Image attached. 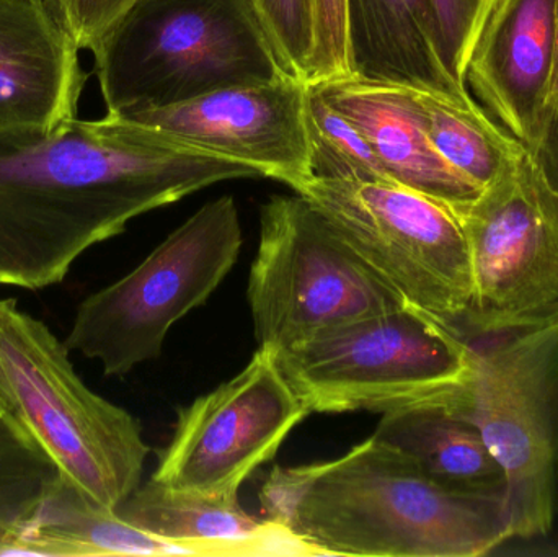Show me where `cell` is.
<instances>
[{
    "mask_svg": "<svg viewBox=\"0 0 558 557\" xmlns=\"http://www.w3.org/2000/svg\"><path fill=\"white\" fill-rule=\"evenodd\" d=\"M247 298L258 347L275 353L407 307L299 193L262 206Z\"/></svg>",
    "mask_w": 558,
    "mask_h": 557,
    "instance_id": "obj_7",
    "label": "cell"
},
{
    "mask_svg": "<svg viewBox=\"0 0 558 557\" xmlns=\"http://www.w3.org/2000/svg\"><path fill=\"white\" fill-rule=\"evenodd\" d=\"M13 556H208L211 546L160 538L128 522L118 510L90 502L61 476L16 543Z\"/></svg>",
    "mask_w": 558,
    "mask_h": 557,
    "instance_id": "obj_18",
    "label": "cell"
},
{
    "mask_svg": "<svg viewBox=\"0 0 558 557\" xmlns=\"http://www.w3.org/2000/svg\"><path fill=\"white\" fill-rule=\"evenodd\" d=\"M557 0H497L465 68L469 92L530 147L549 87Z\"/></svg>",
    "mask_w": 558,
    "mask_h": 557,
    "instance_id": "obj_14",
    "label": "cell"
},
{
    "mask_svg": "<svg viewBox=\"0 0 558 557\" xmlns=\"http://www.w3.org/2000/svg\"><path fill=\"white\" fill-rule=\"evenodd\" d=\"M347 25L351 74L474 97L446 68L433 0H347Z\"/></svg>",
    "mask_w": 558,
    "mask_h": 557,
    "instance_id": "obj_16",
    "label": "cell"
},
{
    "mask_svg": "<svg viewBox=\"0 0 558 557\" xmlns=\"http://www.w3.org/2000/svg\"><path fill=\"white\" fill-rule=\"evenodd\" d=\"M282 71L308 84L315 52L314 0H254Z\"/></svg>",
    "mask_w": 558,
    "mask_h": 557,
    "instance_id": "obj_23",
    "label": "cell"
},
{
    "mask_svg": "<svg viewBox=\"0 0 558 557\" xmlns=\"http://www.w3.org/2000/svg\"><path fill=\"white\" fill-rule=\"evenodd\" d=\"M92 52L117 117L288 75L254 0H133Z\"/></svg>",
    "mask_w": 558,
    "mask_h": 557,
    "instance_id": "obj_3",
    "label": "cell"
},
{
    "mask_svg": "<svg viewBox=\"0 0 558 557\" xmlns=\"http://www.w3.org/2000/svg\"><path fill=\"white\" fill-rule=\"evenodd\" d=\"M295 193L324 213L407 307L464 339L472 301L471 257L448 203L393 180L312 177Z\"/></svg>",
    "mask_w": 558,
    "mask_h": 557,
    "instance_id": "obj_9",
    "label": "cell"
},
{
    "mask_svg": "<svg viewBox=\"0 0 558 557\" xmlns=\"http://www.w3.org/2000/svg\"><path fill=\"white\" fill-rule=\"evenodd\" d=\"M118 512L144 532L172 542L211 546L219 557L308 556L281 526L248 516L239 499L173 493L149 480Z\"/></svg>",
    "mask_w": 558,
    "mask_h": 557,
    "instance_id": "obj_17",
    "label": "cell"
},
{
    "mask_svg": "<svg viewBox=\"0 0 558 557\" xmlns=\"http://www.w3.org/2000/svg\"><path fill=\"white\" fill-rule=\"evenodd\" d=\"M497 0H433L446 68L465 85V68ZM468 87V85H465Z\"/></svg>",
    "mask_w": 558,
    "mask_h": 557,
    "instance_id": "obj_24",
    "label": "cell"
},
{
    "mask_svg": "<svg viewBox=\"0 0 558 557\" xmlns=\"http://www.w3.org/2000/svg\"><path fill=\"white\" fill-rule=\"evenodd\" d=\"M543 167L550 185L558 192V114L536 149L531 150Z\"/></svg>",
    "mask_w": 558,
    "mask_h": 557,
    "instance_id": "obj_28",
    "label": "cell"
},
{
    "mask_svg": "<svg viewBox=\"0 0 558 557\" xmlns=\"http://www.w3.org/2000/svg\"><path fill=\"white\" fill-rule=\"evenodd\" d=\"M81 49L43 0H0V137H45L78 118Z\"/></svg>",
    "mask_w": 558,
    "mask_h": 557,
    "instance_id": "obj_13",
    "label": "cell"
},
{
    "mask_svg": "<svg viewBox=\"0 0 558 557\" xmlns=\"http://www.w3.org/2000/svg\"><path fill=\"white\" fill-rule=\"evenodd\" d=\"M286 382L311 414L448 411L475 373V347L410 307L364 317L277 353Z\"/></svg>",
    "mask_w": 558,
    "mask_h": 557,
    "instance_id": "obj_5",
    "label": "cell"
},
{
    "mask_svg": "<svg viewBox=\"0 0 558 557\" xmlns=\"http://www.w3.org/2000/svg\"><path fill=\"white\" fill-rule=\"evenodd\" d=\"M58 480V468L25 428L0 417V556H13Z\"/></svg>",
    "mask_w": 558,
    "mask_h": 557,
    "instance_id": "obj_21",
    "label": "cell"
},
{
    "mask_svg": "<svg viewBox=\"0 0 558 557\" xmlns=\"http://www.w3.org/2000/svg\"><path fill=\"white\" fill-rule=\"evenodd\" d=\"M0 417L12 419V415H10L9 408H7L5 401H3L2 396H0Z\"/></svg>",
    "mask_w": 558,
    "mask_h": 557,
    "instance_id": "obj_29",
    "label": "cell"
},
{
    "mask_svg": "<svg viewBox=\"0 0 558 557\" xmlns=\"http://www.w3.org/2000/svg\"><path fill=\"white\" fill-rule=\"evenodd\" d=\"M557 496H556V509H557V519H558V441H557Z\"/></svg>",
    "mask_w": 558,
    "mask_h": 557,
    "instance_id": "obj_30",
    "label": "cell"
},
{
    "mask_svg": "<svg viewBox=\"0 0 558 557\" xmlns=\"http://www.w3.org/2000/svg\"><path fill=\"white\" fill-rule=\"evenodd\" d=\"M315 52L308 84L351 74L347 0H314Z\"/></svg>",
    "mask_w": 558,
    "mask_h": 557,
    "instance_id": "obj_25",
    "label": "cell"
},
{
    "mask_svg": "<svg viewBox=\"0 0 558 557\" xmlns=\"http://www.w3.org/2000/svg\"><path fill=\"white\" fill-rule=\"evenodd\" d=\"M0 396L59 476L101 509L141 486L150 447L133 414L92 391L43 320L0 300Z\"/></svg>",
    "mask_w": 558,
    "mask_h": 557,
    "instance_id": "obj_4",
    "label": "cell"
},
{
    "mask_svg": "<svg viewBox=\"0 0 558 557\" xmlns=\"http://www.w3.org/2000/svg\"><path fill=\"white\" fill-rule=\"evenodd\" d=\"M471 422L504 470L513 538L549 535L557 519L558 313L475 347V373L448 409Z\"/></svg>",
    "mask_w": 558,
    "mask_h": 557,
    "instance_id": "obj_8",
    "label": "cell"
},
{
    "mask_svg": "<svg viewBox=\"0 0 558 557\" xmlns=\"http://www.w3.org/2000/svg\"><path fill=\"white\" fill-rule=\"evenodd\" d=\"M307 131L314 177L363 182L392 180L364 134L312 84L307 88Z\"/></svg>",
    "mask_w": 558,
    "mask_h": 557,
    "instance_id": "obj_22",
    "label": "cell"
},
{
    "mask_svg": "<svg viewBox=\"0 0 558 557\" xmlns=\"http://www.w3.org/2000/svg\"><path fill=\"white\" fill-rule=\"evenodd\" d=\"M312 85L364 134L393 182L445 203L468 202L481 192L433 146L418 88L354 74Z\"/></svg>",
    "mask_w": 558,
    "mask_h": 557,
    "instance_id": "obj_15",
    "label": "cell"
},
{
    "mask_svg": "<svg viewBox=\"0 0 558 557\" xmlns=\"http://www.w3.org/2000/svg\"><path fill=\"white\" fill-rule=\"evenodd\" d=\"M472 270L464 339H494L558 313V192L530 149L468 202L448 203Z\"/></svg>",
    "mask_w": 558,
    "mask_h": 557,
    "instance_id": "obj_10",
    "label": "cell"
},
{
    "mask_svg": "<svg viewBox=\"0 0 558 557\" xmlns=\"http://www.w3.org/2000/svg\"><path fill=\"white\" fill-rule=\"evenodd\" d=\"M558 114V0L556 13V49H554L553 74H550L549 87H547L546 97H544L543 107H541L539 118H537L536 134H534L533 144L527 149L534 150L543 141L544 134L549 130Z\"/></svg>",
    "mask_w": 558,
    "mask_h": 557,
    "instance_id": "obj_27",
    "label": "cell"
},
{
    "mask_svg": "<svg viewBox=\"0 0 558 557\" xmlns=\"http://www.w3.org/2000/svg\"><path fill=\"white\" fill-rule=\"evenodd\" d=\"M308 414L277 353L258 347L239 375L180 409L150 480L173 493L239 499L242 484L277 457Z\"/></svg>",
    "mask_w": 558,
    "mask_h": 557,
    "instance_id": "obj_11",
    "label": "cell"
},
{
    "mask_svg": "<svg viewBox=\"0 0 558 557\" xmlns=\"http://www.w3.org/2000/svg\"><path fill=\"white\" fill-rule=\"evenodd\" d=\"M374 437L410 455L429 476L474 496L505 497L504 470L477 428L438 405L384 412Z\"/></svg>",
    "mask_w": 558,
    "mask_h": 557,
    "instance_id": "obj_19",
    "label": "cell"
},
{
    "mask_svg": "<svg viewBox=\"0 0 558 557\" xmlns=\"http://www.w3.org/2000/svg\"><path fill=\"white\" fill-rule=\"evenodd\" d=\"M307 88L305 82L281 75L121 118L143 124L169 143L247 164L262 177L299 192L314 177Z\"/></svg>",
    "mask_w": 558,
    "mask_h": 557,
    "instance_id": "obj_12",
    "label": "cell"
},
{
    "mask_svg": "<svg viewBox=\"0 0 558 557\" xmlns=\"http://www.w3.org/2000/svg\"><path fill=\"white\" fill-rule=\"evenodd\" d=\"M258 497L308 556L478 557L513 540L505 497L451 489L374 435L335 460L274 468Z\"/></svg>",
    "mask_w": 558,
    "mask_h": 557,
    "instance_id": "obj_2",
    "label": "cell"
},
{
    "mask_svg": "<svg viewBox=\"0 0 558 557\" xmlns=\"http://www.w3.org/2000/svg\"><path fill=\"white\" fill-rule=\"evenodd\" d=\"M242 242L234 196L206 203L126 277L78 304L64 340L69 352L97 360L105 376H126L156 360L169 330L228 277Z\"/></svg>",
    "mask_w": 558,
    "mask_h": 557,
    "instance_id": "obj_6",
    "label": "cell"
},
{
    "mask_svg": "<svg viewBox=\"0 0 558 557\" xmlns=\"http://www.w3.org/2000/svg\"><path fill=\"white\" fill-rule=\"evenodd\" d=\"M77 48L94 51L133 0H43Z\"/></svg>",
    "mask_w": 558,
    "mask_h": 557,
    "instance_id": "obj_26",
    "label": "cell"
},
{
    "mask_svg": "<svg viewBox=\"0 0 558 557\" xmlns=\"http://www.w3.org/2000/svg\"><path fill=\"white\" fill-rule=\"evenodd\" d=\"M195 150L117 114L0 137V284L38 291L137 216L198 192Z\"/></svg>",
    "mask_w": 558,
    "mask_h": 557,
    "instance_id": "obj_1",
    "label": "cell"
},
{
    "mask_svg": "<svg viewBox=\"0 0 558 557\" xmlns=\"http://www.w3.org/2000/svg\"><path fill=\"white\" fill-rule=\"evenodd\" d=\"M426 134L439 156L478 189L494 182L527 147L471 98L418 88Z\"/></svg>",
    "mask_w": 558,
    "mask_h": 557,
    "instance_id": "obj_20",
    "label": "cell"
}]
</instances>
